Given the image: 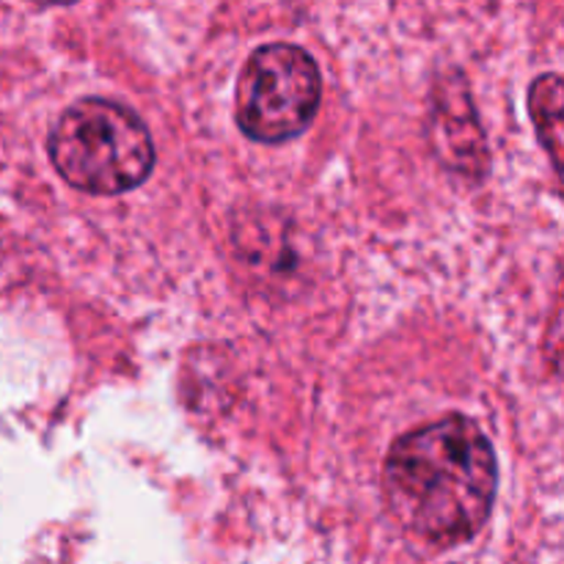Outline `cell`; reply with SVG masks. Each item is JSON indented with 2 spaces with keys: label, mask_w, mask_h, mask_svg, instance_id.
<instances>
[{
  "label": "cell",
  "mask_w": 564,
  "mask_h": 564,
  "mask_svg": "<svg viewBox=\"0 0 564 564\" xmlns=\"http://www.w3.org/2000/svg\"><path fill=\"white\" fill-rule=\"evenodd\" d=\"M323 99L317 64L297 44H264L237 80L235 119L257 143H284L314 121Z\"/></svg>",
  "instance_id": "3"
},
{
  "label": "cell",
  "mask_w": 564,
  "mask_h": 564,
  "mask_svg": "<svg viewBox=\"0 0 564 564\" xmlns=\"http://www.w3.org/2000/svg\"><path fill=\"white\" fill-rule=\"evenodd\" d=\"M499 463L488 435L466 416H446L402 435L383 466V499L419 543L452 549L471 540L494 510Z\"/></svg>",
  "instance_id": "1"
},
{
  "label": "cell",
  "mask_w": 564,
  "mask_h": 564,
  "mask_svg": "<svg viewBox=\"0 0 564 564\" xmlns=\"http://www.w3.org/2000/svg\"><path fill=\"white\" fill-rule=\"evenodd\" d=\"M31 3H36V6H69V3H75V0H31Z\"/></svg>",
  "instance_id": "5"
},
{
  "label": "cell",
  "mask_w": 564,
  "mask_h": 564,
  "mask_svg": "<svg viewBox=\"0 0 564 564\" xmlns=\"http://www.w3.org/2000/svg\"><path fill=\"white\" fill-rule=\"evenodd\" d=\"M50 160L72 187L119 196L143 185L154 169V147L132 110L108 99H80L55 121Z\"/></svg>",
  "instance_id": "2"
},
{
  "label": "cell",
  "mask_w": 564,
  "mask_h": 564,
  "mask_svg": "<svg viewBox=\"0 0 564 564\" xmlns=\"http://www.w3.org/2000/svg\"><path fill=\"white\" fill-rule=\"evenodd\" d=\"M529 116L540 143L549 152L564 193V77L540 75L529 88Z\"/></svg>",
  "instance_id": "4"
}]
</instances>
